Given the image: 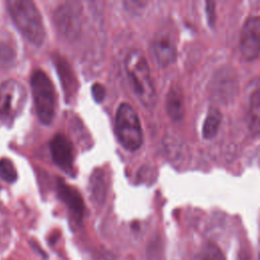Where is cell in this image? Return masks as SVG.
Listing matches in <instances>:
<instances>
[{
    "label": "cell",
    "mask_w": 260,
    "mask_h": 260,
    "mask_svg": "<svg viewBox=\"0 0 260 260\" xmlns=\"http://www.w3.org/2000/svg\"><path fill=\"white\" fill-rule=\"evenodd\" d=\"M152 52L161 67L173 64L177 58V48L173 39L167 33H159L152 42Z\"/></svg>",
    "instance_id": "30bf717a"
},
{
    "label": "cell",
    "mask_w": 260,
    "mask_h": 260,
    "mask_svg": "<svg viewBox=\"0 0 260 260\" xmlns=\"http://www.w3.org/2000/svg\"><path fill=\"white\" fill-rule=\"evenodd\" d=\"M27 103L26 88L15 80L0 85V122L12 126Z\"/></svg>",
    "instance_id": "5b68a950"
},
{
    "label": "cell",
    "mask_w": 260,
    "mask_h": 260,
    "mask_svg": "<svg viewBox=\"0 0 260 260\" xmlns=\"http://www.w3.org/2000/svg\"><path fill=\"white\" fill-rule=\"evenodd\" d=\"M247 125L252 135L260 134V78L249 84L247 93Z\"/></svg>",
    "instance_id": "9c48e42d"
},
{
    "label": "cell",
    "mask_w": 260,
    "mask_h": 260,
    "mask_svg": "<svg viewBox=\"0 0 260 260\" xmlns=\"http://www.w3.org/2000/svg\"><path fill=\"white\" fill-rule=\"evenodd\" d=\"M221 124V114L217 108H210L205 117L202 126V135L205 139L213 138L219 129Z\"/></svg>",
    "instance_id": "4fadbf2b"
},
{
    "label": "cell",
    "mask_w": 260,
    "mask_h": 260,
    "mask_svg": "<svg viewBox=\"0 0 260 260\" xmlns=\"http://www.w3.org/2000/svg\"><path fill=\"white\" fill-rule=\"evenodd\" d=\"M115 131L121 145L130 152L137 151L143 142L140 120L133 108L122 103L116 112Z\"/></svg>",
    "instance_id": "277c9868"
},
{
    "label": "cell",
    "mask_w": 260,
    "mask_h": 260,
    "mask_svg": "<svg viewBox=\"0 0 260 260\" xmlns=\"http://www.w3.org/2000/svg\"><path fill=\"white\" fill-rule=\"evenodd\" d=\"M91 191L95 198L99 201L102 200V196H105L106 185H105V178L102 172H96L91 180Z\"/></svg>",
    "instance_id": "e0dca14e"
},
{
    "label": "cell",
    "mask_w": 260,
    "mask_h": 260,
    "mask_svg": "<svg viewBox=\"0 0 260 260\" xmlns=\"http://www.w3.org/2000/svg\"><path fill=\"white\" fill-rule=\"evenodd\" d=\"M166 110L170 118L174 121H179L184 116V99L181 88L174 84L166 98Z\"/></svg>",
    "instance_id": "7c38bea8"
},
{
    "label": "cell",
    "mask_w": 260,
    "mask_h": 260,
    "mask_svg": "<svg viewBox=\"0 0 260 260\" xmlns=\"http://www.w3.org/2000/svg\"><path fill=\"white\" fill-rule=\"evenodd\" d=\"M240 53L245 61H254L260 56V16L245 21L240 36Z\"/></svg>",
    "instance_id": "8992f818"
},
{
    "label": "cell",
    "mask_w": 260,
    "mask_h": 260,
    "mask_svg": "<svg viewBox=\"0 0 260 260\" xmlns=\"http://www.w3.org/2000/svg\"><path fill=\"white\" fill-rule=\"evenodd\" d=\"M67 64H63V60L60 58L59 62L56 63V66L58 68V72L60 75V78L62 79L64 89L66 93L71 95L76 90V80L73 78V75L71 72L68 73V66Z\"/></svg>",
    "instance_id": "9a60e30c"
},
{
    "label": "cell",
    "mask_w": 260,
    "mask_h": 260,
    "mask_svg": "<svg viewBox=\"0 0 260 260\" xmlns=\"http://www.w3.org/2000/svg\"><path fill=\"white\" fill-rule=\"evenodd\" d=\"M125 69L139 102L146 108H153L157 103V93L147 61L140 50L136 49L128 53Z\"/></svg>",
    "instance_id": "7a4b0ae2"
},
{
    "label": "cell",
    "mask_w": 260,
    "mask_h": 260,
    "mask_svg": "<svg viewBox=\"0 0 260 260\" xmlns=\"http://www.w3.org/2000/svg\"><path fill=\"white\" fill-rule=\"evenodd\" d=\"M83 15L80 4L67 3L55 13V23L59 32L67 38L78 35L82 28Z\"/></svg>",
    "instance_id": "52a82bcc"
},
{
    "label": "cell",
    "mask_w": 260,
    "mask_h": 260,
    "mask_svg": "<svg viewBox=\"0 0 260 260\" xmlns=\"http://www.w3.org/2000/svg\"><path fill=\"white\" fill-rule=\"evenodd\" d=\"M34 103L39 120L50 125L56 115L57 96L49 77L42 70H36L31 79Z\"/></svg>",
    "instance_id": "3957f363"
},
{
    "label": "cell",
    "mask_w": 260,
    "mask_h": 260,
    "mask_svg": "<svg viewBox=\"0 0 260 260\" xmlns=\"http://www.w3.org/2000/svg\"><path fill=\"white\" fill-rule=\"evenodd\" d=\"M12 19L24 36L34 46H41L46 38L42 16L30 0H9L7 3Z\"/></svg>",
    "instance_id": "6da1fadb"
},
{
    "label": "cell",
    "mask_w": 260,
    "mask_h": 260,
    "mask_svg": "<svg viewBox=\"0 0 260 260\" xmlns=\"http://www.w3.org/2000/svg\"><path fill=\"white\" fill-rule=\"evenodd\" d=\"M200 260H226L222 251L213 243L206 244L200 254Z\"/></svg>",
    "instance_id": "ac0fdd59"
},
{
    "label": "cell",
    "mask_w": 260,
    "mask_h": 260,
    "mask_svg": "<svg viewBox=\"0 0 260 260\" xmlns=\"http://www.w3.org/2000/svg\"><path fill=\"white\" fill-rule=\"evenodd\" d=\"M17 57L16 49L11 43L0 42V69L10 67Z\"/></svg>",
    "instance_id": "5bb4252c"
},
{
    "label": "cell",
    "mask_w": 260,
    "mask_h": 260,
    "mask_svg": "<svg viewBox=\"0 0 260 260\" xmlns=\"http://www.w3.org/2000/svg\"><path fill=\"white\" fill-rule=\"evenodd\" d=\"M162 252L158 241H151L146 248V260H161Z\"/></svg>",
    "instance_id": "d6986e66"
},
{
    "label": "cell",
    "mask_w": 260,
    "mask_h": 260,
    "mask_svg": "<svg viewBox=\"0 0 260 260\" xmlns=\"http://www.w3.org/2000/svg\"><path fill=\"white\" fill-rule=\"evenodd\" d=\"M50 151L54 163L66 173L73 170L75 151L69 138L62 133L55 134L50 141Z\"/></svg>",
    "instance_id": "ba28073f"
},
{
    "label": "cell",
    "mask_w": 260,
    "mask_h": 260,
    "mask_svg": "<svg viewBox=\"0 0 260 260\" xmlns=\"http://www.w3.org/2000/svg\"><path fill=\"white\" fill-rule=\"evenodd\" d=\"M206 14H207V20H208V24L210 26H213L214 24V19H215V15H214V4L213 3H206Z\"/></svg>",
    "instance_id": "44dd1931"
},
{
    "label": "cell",
    "mask_w": 260,
    "mask_h": 260,
    "mask_svg": "<svg viewBox=\"0 0 260 260\" xmlns=\"http://www.w3.org/2000/svg\"><path fill=\"white\" fill-rule=\"evenodd\" d=\"M0 177L9 183H15L18 180L17 169L10 159L0 160Z\"/></svg>",
    "instance_id": "2e32d148"
},
{
    "label": "cell",
    "mask_w": 260,
    "mask_h": 260,
    "mask_svg": "<svg viewBox=\"0 0 260 260\" xmlns=\"http://www.w3.org/2000/svg\"><path fill=\"white\" fill-rule=\"evenodd\" d=\"M57 193L59 198L67 205L70 211L77 217L82 218L85 212V204L80 192L64 181L58 180Z\"/></svg>",
    "instance_id": "8fae6325"
},
{
    "label": "cell",
    "mask_w": 260,
    "mask_h": 260,
    "mask_svg": "<svg viewBox=\"0 0 260 260\" xmlns=\"http://www.w3.org/2000/svg\"><path fill=\"white\" fill-rule=\"evenodd\" d=\"M92 94H93L94 100L98 103H101L105 99L106 90L101 84H95L92 88Z\"/></svg>",
    "instance_id": "ffe728a7"
}]
</instances>
